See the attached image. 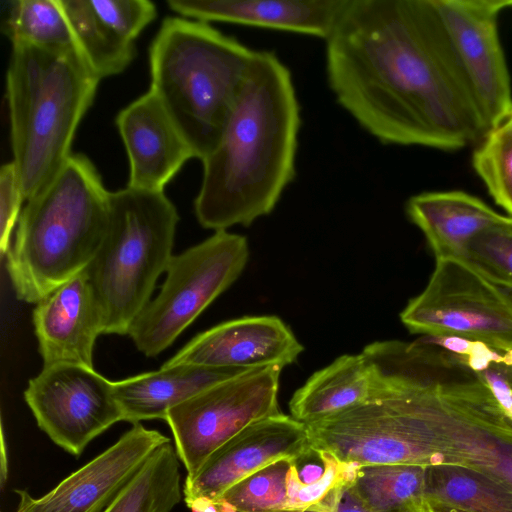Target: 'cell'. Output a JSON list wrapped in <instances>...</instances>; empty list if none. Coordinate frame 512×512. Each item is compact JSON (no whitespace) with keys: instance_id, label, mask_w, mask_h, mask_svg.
<instances>
[{"instance_id":"1","label":"cell","mask_w":512,"mask_h":512,"mask_svg":"<svg viewBox=\"0 0 512 512\" xmlns=\"http://www.w3.org/2000/svg\"><path fill=\"white\" fill-rule=\"evenodd\" d=\"M325 42L336 101L382 144L455 151L487 134L432 0H347Z\"/></svg>"},{"instance_id":"2","label":"cell","mask_w":512,"mask_h":512,"mask_svg":"<svg viewBox=\"0 0 512 512\" xmlns=\"http://www.w3.org/2000/svg\"><path fill=\"white\" fill-rule=\"evenodd\" d=\"M301 125L291 72L272 51H256L212 152L201 162L194 201L199 224L227 230L270 214L294 180Z\"/></svg>"},{"instance_id":"3","label":"cell","mask_w":512,"mask_h":512,"mask_svg":"<svg viewBox=\"0 0 512 512\" xmlns=\"http://www.w3.org/2000/svg\"><path fill=\"white\" fill-rule=\"evenodd\" d=\"M109 195L90 159L72 154L26 201L6 253L7 273L19 300L36 304L87 268L106 232Z\"/></svg>"},{"instance_id":"4","label":"cell","mask_w":512,"mask_h":512,"mask_svg":"<svg viewBox=\"0 0 512 512\" xmlns=\"http://www.w3.org/2000/svg\"><path fill=\"white\" fill-rule=\"evenodd\" d=\"M99 81L73 47L12 44L5 96L12 162L25 201L41 191L72 155L76 130Z\"/></svg>"},{"instance_id":"5","label":"cell","mask_w":512,"mask_h":512,"mask_svg":"<svg viewBox=\"0 0 512 512\" xmlns=\"http://www.w3.org/2000/svg\"><path fill=\"white\" fill-rule=\"evenodd\" d=\"M255 50L207 22L169 17L149 49L152 91L195 158L216 147Z\"/></svg>"},{"instance_id":"6","label":"cell","mask_w":512,"mask_h":512,"mask_svg":"<svg viewBox=\"0 0 512 512\" xmlns=\"http://www.w3.org/2000/svg\"><path fill=\"white\" fill-rule=\"evenodd\" d=\"M179 215L164 191L127 186L110 192L106 232L85 272L99 305L103 334L128 335L166 272Z\"/></svg>"},{"instance_id":"7","label":"cell","mask_w":512,"mask_h":512,"mask_svg":"<svg viewBox=\"0 0 512 512\" xmlns=\"http://www.w3.org/2000/svg\"><path fill=\"white\" fill-rule=\"evenodd\" d=\"M249 258L247 238L227 230L173 255L159 294L133 322L128 335L155 357L241 275Z\"/></svg>"},{"instance_id":"8","label":"cell","mask_w":512,"mask_h":512,"mask_svg":"<svg viewBox=\"0 0 512 512\" xmlns=\"http://www.w3.org/2000/svg\"><path fill=\"white\" fill-rule=\"evenodd\" d=\"M431 416L445 463L481 470L512 489V419L478 372L451 361L436 385Z\"/></svg>"},{"instance_id":"9","label":"cell","mask_w":512,"mask_h":512,"mask_svg":"<svg viewBox=\"0 0 512 512\" xmlns=\"http://www.w3.org/2000/svg\"><path fill=\"white\" fill-rule=\"evenodd\" d=\"M400 319L411 333L457 336L512 351L511 307L492 282L462 260H436L427 286Z\"/></svg>"},{"instance_id":"10","label":"cell","mask_w":512,"mask_h":512,"mask_svg":"<svg viewBox=\"0 0 512 512\" xmlns=\"http://www.w3.org/2000/svg\"><path fill=\"white\" fill-rule=\"evenodd\" d=\"M282 368L245 371L171 408L165 421L187 476H194L210 455L251 423L280 413Z\"/></svg>"},{"instance_id":"11","label":"cell","mask_w":512,"mask_h":512,"mask_svg":"<svg viewBox=\"0 0 512 512\" xmlns=\"http://www.w3.org/2000/svg\"><path fill=\"white\" fill-rule=\"evenodd\" d=\"M24 399L38 427L75 457L94 438L123 421L113 382L84 365L43 366L29 380Z\"/></svg>"},{"instance_id":"12","label":"cell","mask_w":512,"mask_h":512,"mask_svg":"<svg viewBox=\"0 0 512 512\" xmlns=\"http://www.w3.org/2000/svg\"><path fill=\"white\" fill-rule=\"evenodd\" d=\"M477 108L490 131L512 109L511 77L499 37L512 0H432Z\"/></svg>"},{"instance_id":"13","label":"cell","mask_w":512,"mask_h":512,"mask_svg":"<svg viewBox=\"0 0 512 512\" xmlns=\"http://www.w3.org/2000/svg\"><path fill=\"white\" fill-rule=\"evenodd\" d=\"M310 447L306 424L279 413L257 420L224 443L183 485L190 510L218 500L237 482L283 458L295 459Z\"/></svg>"},{"instance_id":"14","label":"cell","mask_w":512,"mask_h":512,"mask_svg":"<svg viewBox=\"0 0 512 512\" xmlns=\"http://www.w3.org/2000/svg\"><path fill=\"white\" fill-rule=\"evenodd\" d=\"M170 439L158 430L133 424L113 445L34 498L17 489L16 512H103L148 457Z\"/></svg>"},{"instance_id":"15","label":"cell","mask_w":512,"mask_h":512,"mask_svg":"<svg viewBox=\"0 0 512 512\" xmlns=\"http://www.w3.org/2000/svg\"><path fill=\"white\" fill-rule=\"evenodd\" d=\"M303 350L279 317L244 316L199 333L162 367L193 364L243 370L268 366L283 369L296 362Z\"/></svg>"},{"instance_id":"16","label":"cell","mask_w":512,"mask_h":512,"mask_svg":"<svg viewBox=\"0 0 512 512\" xmlns=\"http://www.w3.org/2000/svg\"><path fill=\"white\" fill-rule=\"evenodd\" d=\"M129 159V187L164 191L195 155L152 91L123 108L115 119Z\"/></svg>"},{"instance_id":"17","label":"cell","mask_w":512,"mask_h":512,"mask_svg":"<svg viewBox=\"0 0 512 512\" xmlns=\"http://www.w3.org/2000/svg\"><path fill=\"white\" fill-rule=\"evenodd\" d=\"M32 318L43 366L93 368L94 345L103 334V320L85 270L36 303Z\"/></svg>"},{"instance_id":"18","label":"cell","mask_w":512,"mask_h":512,"mask_svg":"<svg viewBox=\"0 0 512 512\" xmlns=\"http://www.w3.org/2000/svg\"><path fill=\"white\" fill-rule=\"evenodd\" d=\"M347 0H168L182 17L305 34L324 40Z\"/></svg>"},{"instance_id":"19","label":"cell","mask_w":512,"mask_h":512,"mask_svg":"<svg viewBox=\"0 0 512 512\" xmlns=\"http://www.w3.org/2000/svg\"><path fill=\"white\" fill-rule=\"evenodd\" d=\"M410 221L424 234L436 260H462L469 242L510 218L482 199L459 190L423 192L406 203Z\"/></svg>"},{"instance_id":"20","label":"cell","mask_w":512,"mask_h":512,"mask_svg":"<svg viewBox=\"0 0 512 512\" xmlns=\"http://www.w3.org/2000/svg\"><path fill=\"white\" fill-rule=\"evenodd\" d=\"M245 371L180 364L115 381L113 390L123 421L133 425L143 420H165L174 406Z\"/></svg>"},{"instance_id":"21","label":"cell","mask_w":512,"mask_h":512,"mask_svg":"<svg viewBox=\"0 0 512 512\" xmlns=\"http://www.w3.org/2000/svg\"><path fill=\"white\" fill-rule=\"evenodd\" d=\"M372 399L368 364L362 353L344 354L314 372L289 401L291 416L314 423Z\"/></svg>"},{"instance_id":"22","label":"cell","mask_w":512,"mask_h":512,"mask_svg":"<svg viewBox=\"0 0 512 512\" xmlns=\"http://www.w3.org/2000/svg\"><path fill=\"white\" fill-rule=\"evenodd\" d=\"M425 499L464 512H512V489L493 476L461 464L426 467Z\"/></svg>"},{"instance_id":"23","label":"cell","mask_w":512,"mask_h":512,"mask_svg":"<svg viewBox=\"0 0 512 512\" xmlns=\"http://www.w3.org/2000/svg\"><path fill=\"white\" fill-rule=\"evenodd\" d=\"M73 46L91 72L102 79L123 72L136 54L127 39L94 9L91 0H59Z\"/></svg>"},{"instance_id":"24","label":"cell","mask_w":512,"mask_h":512,"mask_svg":"<svg viewBox=\"0 0 512 512\" xmlns=\"http://www.w3.org/2000/svg\"><path fill=\"white\" fill-rule=\"evenodd\" d=\"M175 446L158 447L103 512H171L181 500Z\"/></svg>"},{"instance_id":"25","label":"cell","mask_w":512,"mask_h":512,"mask_svg":"<svg viewBox=\"0 0 512 512\" xmlns=\"http://www.w3.org/2000/svg\"><path fill=\"white\" fill-rule=\"evenodd\" d=\"M426 467L413 464L359 465L350 488L373 512H413L426 503Z\"/></svg>"},{"instance_id":"26","label":"cell","mask_w":512,"mask_h":512,"mask_svg":"<svg viewBox=\"0 0 512 512\" xmlns=\"http://www.w3.org/2000/svg\"><path fill=\"white\" fill-rule=\"evenodd\" d=\"M2 33L14 43L43 48L73 47V36L59 0H13L6 2Z\"/></svg>"},{"instance_id":"27","label":"cell","mask_w":512,"mask_h":512,"mask_svg":"<svg viewBox=\"0 0 512 512\" xmlns=\"http://www.w3.org/2000/svg\"><path fill=\"white\" fill-rule=\"evenodd\" d=\"M292 461L279 459L234 484L214 502L218 512H286Z\"/></svg>"},{"instance_id":"28","label":"cell","mask_w":512,"mask_h":512,"mask_svg":"<svg viewBox=\"0 0 512 512\" xmlns=\"http://www.w3.org/2000/svg\"><path fill=\"white\" fill-rule=\"evenodd\" d=\"M472 165L494 202L512 216V122L505 120L476 145Z\"/></svg>"},{"instance_id":"29","label":"cell","mask_w":512,"mask_h":512,"mask_svg":"<svg viewBox=\"0 0 512 512\" xmlns=\"http://www.w3.org/2000/svg\"><path fill=\"white\" fill-rule=\"evenodd\" d=\"M462 261L487 280L512 286V216L478 233Z\"/></svg>"},{"instance_id":"30","label":"cell","mask_w":512,"mask_h":512,"mask_svg":"<svg viewBox=\"0 0 512 512\" xmlns=\"http://www.w3.org/2000/svg\"><path fill=\"white\" fill-rule=\"evenodd\" d=\"M318 450L325 462V472L318 481L307 485L301 483L296 476L292 463L287 480L288 501L286 512H305L320 503L337 487L352 482L358 464L342 462L331 452L323 449Z\"/></svg>"},{"instance_id":"31","label":"cell","mask_w":512,"mask_h":512,"mask_svg":"<svg viewBox=\"0 0 512 512\" xmlns=\"http://www.w3.org/2000/svg\"><path fill=\"white\" fill-rule=\"evenodd\" d=\"M25 197L13 162L0 169V250L6 255L12 231L17 225Z\"/></svg>"},{"instance_id":"32","label":"cell","mask_w":512,"mask_h":512,"mask_svg":"<svg viewBox=\"0 0 512 512\" xmlns=\"http://www.w3.org/2000/svg\"><path fill=\"white\" fill-rule=\"evenodd\" d=\"M350 483L337 487L312 510L305 512H373L353 493Z\"/></svg>"},{"instance_id":"33","label":"cell","mask_w":512,"mask_h":512,"mask_svg":"<svg viewBox=\"0 0 512 512\" xmlns=\"http://www.w3.org/2000/svg\"><path fill=\"white\" fill-rule=\"evenodd\" d=\"M292 463L298 480L306 485L318 481L325 472V462L320 451L311 444Z\"/></svg>"},{"instance_id":"34","label":"cell","mask_w":512,"mask_h":512,"mask_svg":"<svg viewBox=\"0 0 512 512\" xmlns=\"http://www.w3.org/2000/svg\"><path fill=\"white\" fill-rule=\"evenodd\" d=\"M8 465H7V458H6V448H5V442H4V436L2 433L1 436V469H0V481H1V487H4V484L7 479L8 475Z\"/></svg>"},{"instance_id":"35","label":"cell","mask_w":512,"mask_h":512,"mask_svg":"<svg viewBox=\"0 0 512 512\" xmlns=\"http://www.w3.org/2000/svg\"><path fill=\"white\" fill-rule=\"evenodd\" d=\"M430 504V503H429ZM436 512H464L446 505L441 504H430Z\"/></svg>"},{"instance_id":"36","label":"cell","mask_w":512,"mask_h":512,"mask_svg":"<svg viewBox=\"0 0 512 512\" xmlns=\"http://www.w3.org/2000/svg\"><path fill=\"white\" fill-rule=\"evenodd\" d=\"M503 296L512 309V286H508V287L504 288Z\"/></svg>"},{"instance_id":"37","label":"cell","mask_w":512,"mask_h":512,"mask_svg":"<svg viewBox=\"0 0 512 512\" xmlns=\"http://www.w3.org/2000/svg\"><path fill=\"white\" fill-rule=\"evenodd\" d=\"M413 512H436L435 509L429 504V502L426 500V503L419 508L418 510H415Z\"/></svg>"},{"instance_id":"38","label":"cell","mask_w":512,"mask_h":512,"mask_svg":"<svg viewBox=\"0 0 512 512\" xmlns=\"http://www.w3.org/2000/svg\"><path fill=\"white\" fill-rule=\"evenodd\" d=\"M507 120H510L512 122V109H511V111L509 113V116L507 117Z\"/></svg>"}]
</instances>
